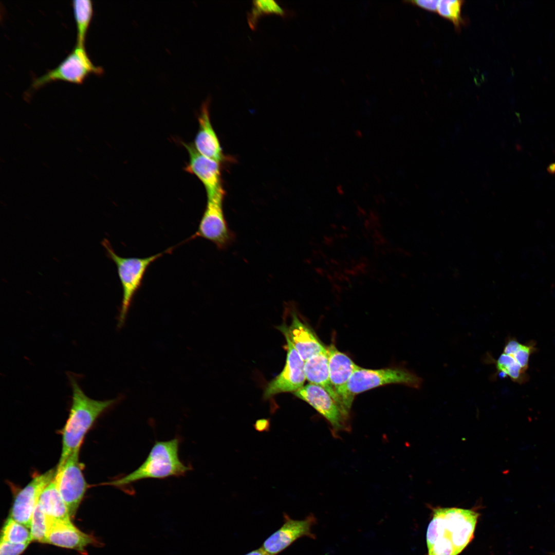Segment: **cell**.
<instances>
[{"instance_id":"1","label":"cell","mask_w":555,"mask_h":555,"mask_svg":"<svg viewBox=\"0 0 555 555\" xmlns=\"http://www.w3.org/2000/svg\"><path fill=\"white\" fill-rule=\"evenodd\" d=\"M480 514L457 507L433 509L426 533L428 555H458L474 538Z\"/></svg>"},{"instance_id":"2","label":"cell","mask_w":555,"mask_h":555,"mask_svg":"<svg viewBox=\"0 0 555 555\" xmlns=\"http://www.w3.org/2000/svg\"><path fill=\"white\" fill-rule=\"evenodd\" d=\"M68 377L72 388V397L68 418L62 431L61 455L58 465L61 467L69 456L80 448L84 436L97 418L113 406L121 399L97 400L87 396L76 378Z\"/></svg>"},{"instance_id":"3","label":"cell","mask_w":555,"mask_h":555,"mask_svg":"<svg viewBox=\"0 0 555 555\" xmlns=\"http://www.w3.org/2000/svg\"><path fill=\"white\" fill-rule=\"evenodd\" d=\"M180 440L156 441L143 463L132 472L106 484L123 488L145 479L184 476L191 469L179 457Z\"/></svg>"},{"instance_id":"4","label":"cell","mask_w":555,"mask_h":555,"mask_svg":"<svg viewBox=\"0 0 555 555\" xmlns=\"http://www.w3.org/2000/svg\"><path fill=\"white\" fill-rule=\"evenodd\" d=\"M102 245L108 257L116 266L122 288V300L117 326H123L133 298L141 287L146 271L150 265L164 254L172 251V248L145 257H125L118 255L110 242L104 239Z\"/></svg>"},{"instance_id":"5","label":"cell","mask_w":555,"mask_h":555,"mask_svg":"<svg viewBox=\"0 0 555 555\" xmlns=\"http://www.w3.org/2000/svg\"><path fill=\"white\" fill-rule=\"evenodd\" d=\"M422 379L410 371L400 368L367 369L358 366L351 375L347 383L351 398L373 388L388 384H402L419 388Z\"/></svg>"},{"instance_id":"6","label":"cell","mask_w":555,"mask_h":555,"mask_svg":"<svg viewBox=\"0 0 555 555\" xmlns=\"http://www.w3.org/2000/svg\"><path fill=\"white\" fill-rule=\"evenodd\" d=\"M103 71L102 67L97 66L91 62L84 46L76 44L71 51L56 67L34 79L31 88L38 89L57 80L81 84L89 75H99Z\"/></svg>"},{"instance_id":"7","label":"cell","mask_w":555,"mask_h":555,"mask_svg":"<svg viewBox=\"0 0 555 555\" xmlns=\"http://www.w3.org/2000/svg\"><path fill=\"white\" fill-rule=\"evenodd\" d=\"M80 448L75 450L61 467H57L54 480L71 517L75 516L87 489V483L79 461Z\"/></svg>"},{"instance_id":"8","label":"cell","mask_w":555,"mask_h":555,"mask_svg":"<svg viewBox=\"0 0 555 555\" xmlns=\"http://www.w3.org/2000/svg\"><path fill=\"white\" fill-rule=\"evenodd\" d=\"M225 191L207 198V205L196 232L191 238L201 237L210 241L220 249L231 242L230 231L223 208Z\"/></svg>"},{"instance_id":"9","label":"cell","mask_w":555,"mask_h":555,"mask_svg":"<svg viewBox=\"0 0 555 555\" xmlns=\"http://www.w3.org/2000/svg\"><path fill=\"white\" fill-rule=\"evenodd\" d=\"M322 415L330 423L333 432L349 431V416L346 415L336 401L323 387L309 383L293 393Z\"/></svg>"},{"instance_id":"10","label":"cell","mask_w":555,"mask_h":555,"mask_svg":"<svg viewBox=\"0 0 555 555\" xmlns=\"http://www.w3.org/2000/svg\"><path fill=\"white\" fill-rule=\"evenodd\" d=\"M287 341V357L282 372L270 381L265 388L264 397L268 399L279 393H294L304 386L306 379L305 361L294 348L289 339Z\"/></svg>"},{"instance_id":"11","label":"cell","mask_w":555,"mask_h":555,"mask_svg":"<svg viewBox=\"0 0 555 555\" xmlns=\"http://www.w3.org/2000/svg\"><path fill=\"white\" fill-rule=\"evenodd\" d=\"M57 469L37 475L16 495L9 517L30 529L31 517L40 495L54 478Z\"/></svg>"},{"instance_id":"12","label":"cell","mask_w":555,"mask_h":555,"mask_svg":"<svg viewBox=\"0 0 555 555\" xmlns=\"http://www.w3.org/2000/svg\"><path fill=\"white\" fill-rule=\"evenodd\" d=\"M316 522L313 514L303 520H294L284 513L283 524L264 542L261 547L269 555H277L302 537L313 539L312 528Z\"/></svg>"},{"instance_id":"13","label":"cell","mask_w":555,"mask_h":555,"mask_svg":"<svg viewBox=\"0 0 555 555\" xmlns=\"http://www.w3.org/2000/svg\"><path fill=\"white\" fill-rule=\"evenodd\" d=\"M326 349L331 383L343 410L349 415L354 399L348 393L347 383L353 373L359 366L348 356L339 351L334 344L329 345Z\"/></svg>"},{"instance_id":"14","label":"cell","mask_w":555,"mask_h":555,"mask_svg":"<svg viewBox=\"0 0 555 555\" xmlns=\"http://www.w3.org/2000/svg\"><path fill=\"white\" fill-rule=\"evenodd\" d=\"M182 144L189 156V162L184 170L195 175L202 182L206 191L207 198L214 197L224 192L220 162L200 154L191 143Z\"/></svg>"},{"instance_id":"15","label":"cell","mask_w":555,"mask_h":555,"mask_svg":"<svg viewBox=\"0 0 555 555\" xmlns=\"http://www.w3.org/2000/svg\"><path fill=\"white\" fill-rule=\"evenodd\" d=\"M47 525L46 543L83 552L87 546L97 543L91 535L75 527L70 520L55 521L47 518Z\"/></svg>"},{"instance_id":"16","label":"cell","mask_w":555,"mask_h":555,"mask_svg":"<svg viewBox=\"0 0 555 555\" xmlns=\"http://www.w3.org/2000/svg\"><path fill=\"white\" fill-rule=\"evenodd\" d=\"M209 104L210 99L208 98L201 105L198 117V130L193 145L200 154L221 163L226 157L211 122Z\"/></svg>"},{"instance_id":"17","label":"cell","mask_w":555,"mask_h":555,"mask_svg":"<svg viewBox=\"0 0 555 555\" xmlns=\"http://www.w3.org/2000/svg\"><path fill=\"white\" fill-rule=\"evenodd\" d=\"M279 329L285 337L289 339L304 361L315 355L327 352L326 347L312 330L299 319L295 313L292 314L289 326L282 325Z\"/></svg>"},{"instance_id":"18","label":"cell","mask_w":555,"mask_h":555,"mask_svg":"<svg viewBox=\"0 0 555 555\" xmlns=\"http://www.w3.org/2000/svg\"><path fill=\"white\" fill-rule=\"evenodd\" d=\"M304 371L306 379L310 383L324 388L338 403L344 414L349 416L343 410L340 400L330 380L327 353L315 355L305 361Z\"/></svg>"},{"instance_id":"19","label":"cell","mask_w":555,"mask_h":555,"mask_svg":"<svg viewBox=\"0 0 555 555\" xmlns=\"http://www.w3.org/2000/svg\"><path fill=\"white\" fill-rule=\"evenodd\" d=\"M38 504L49 519L70 520L68 508L58 490L54 477L41 493Z\"/></svg>"},{"instance_id":"20","label":"cell","mask_w":555,"mask_h":555,"mask_svg":"<svg viewBox=\"0 0 555 555\" xmlns=\"http://www.w3.org/2000/svg\"><path fill=\"white\" fill-rule=\"evenodd\" d=\"M72 8L77 27L76 44L84 46L86 35L93 13L92 2L90 0L72 1Z\"/></svg>"},{"instance_id":"21","label":"cell","mask_w":555,"mask_h":555,"mask_svg":"<svg viewBox=\"0 0 555 555\" xmlns=\"http://www.w3.org/2000/svg\"><path fill=\"white\" fill-rule=\"evenodd\" d=\"M275 14L282 17L288 15V11L273 0H256L252 2V7L247 14V21L252 30H255L259 18L263 15Z\"/></svg>"},{"instance_id":"22","label":"cell","mask_w":555,"mask_h":555,"mask_svg":"<svg viewBox=\"0 0 555 555\" xmlns=\"http://www.w3.org/2000/svg\"><path fill=\"white\" fill-rule=\"evenodd\" d=\"M1 540L15 544H29L32 540L30 530L9 517L3 529Z\"/></svg>"},{"instance_id":"23","label":"cell","mask_w":555,"mask_h":555,"mask_svg":"<svg viewBox=\"0 0 555 555\" xmlns=\"http://www.w3.org/2000/svg\"><path fill=\"white\" fill-rule=\"evenodd\" d=\"M464 2L460 0L439 1L437 12L440 16L452 22L455 28L459 29L464 22L461 14Z\"/></svg>"},{"instance_id":"24","label":"cell","mask_w":555,"mask_h":555,"mask_svg":"<svg viewBox=\"0 0 555 555\" xmlns=\"http://www.w3.org/2000/svg\"><path fill=\"white\" fill-rule=\"evenodd\" d=\"M47 528V516L38 503L33 513L30 526L32 540L46 543Z\"/></svg>"},{"instance_id":"25","label":"cell","mask_w":555,"mask_h":555,"mask_svg":"<svg viewBox=\"0 0 555 555\" xmlns=\"http://www.w3.org/2000/svg\"><path fill=\"white\" fill-rule=\"evenodd\" d=\"M535 350V348L534 344L531 343L528 345L522 344L520 349L511 356L513 357L522 369L526 372L528 367L529 358L530 354L533 353Z\"/></svg>"},{"instance_id":"26","label":"cell","mask_w":555,"mask_h":555,"mask_svg":"<svg viewBox=\"0 0 555 555\" xmlns=\"http://www.w3.org/2000/svg\"><path fill=\"white\" fill-rule=\"evenodd\" d=\"M28 545V544H15L1 540L0 555H20Z\"/></svg>"},{"instance_id":"27","label":"cell","mask_w":555,"mask_h":555,"mask_svg":"<svg viewBox=\"0 0 555 555\" xmlns=\"http://www.w3.org/2000/svg\"><path fill=\"white\" fill-rule=\"evenodd\" d=\"M439 1L436 0H416L406 2L430 11L437 12Z\"/></svg>"},{"instance_id":"28","label":"cell","mask_w":555,"mask_h":555,"mask_svg":"<svg viewBox=\"0 0 555 555\" xmlns=\"http://www.w3.org/2000/svg\"><path fill=\"white\" fill-rule=\"evenodd\" d=\"M521 345L522 344L515 339L509 338L506 342L503 353L509 355H513L520 349Z\"/></svg>"},{"instance_id":"29","label":"cell","mask_w":555,"mask_h":555,"mask_svg":"<svg viewBox=\"0 0 555 555\" xmlns=\"http://www.w3.org/2000/svg\"><path fill=\"white\" fill-rule=\"evenodd\" d=\"M245 555H269L262 547L253 550Z\"/></svg>"}]
</instances>
